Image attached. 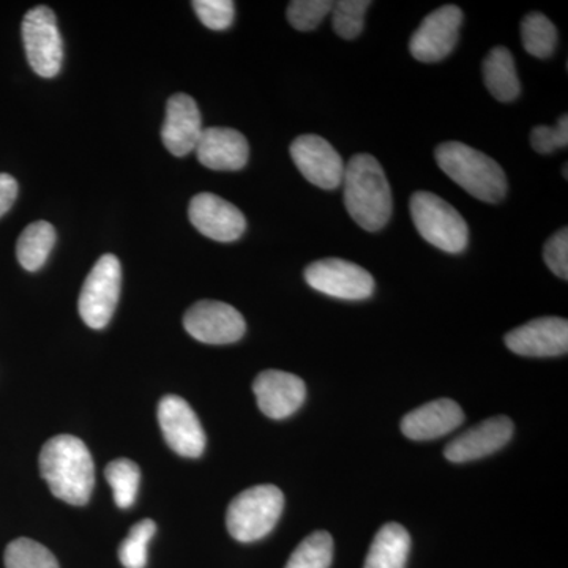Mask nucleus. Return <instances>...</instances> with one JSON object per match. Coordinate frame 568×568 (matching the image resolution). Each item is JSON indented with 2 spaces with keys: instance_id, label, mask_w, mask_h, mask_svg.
<instances>
[{
  "instance_id": "7",
  "label": "nucleus",
  "mask_w": 568,
  "mask_h": 568,
  "mask_svg": "<svg viewBox=\"0 0 568 568\" xmlns=\"http://www.w3.org/2000/svg\"><path fill=\"white\" fill-rule=\"evenodd\" d=\"M21 33L32 70L43 78L59 74L63 61V41L54 11L44 6L28 11L22 20Z\"/></svg>"
},
{
  "instance_id": "18",
  "label": "nucleus",
  "mask_w": 568,
  "mask_h": 568,
  "mask_svg": "<svg viewBox=\"0 0 568 568\" xmlns=\"http://www.w3.org/2000/svg\"><path fill=\"white\" fill-rule=\"evenodd\" d=\"M197 160L213 171H239L248 163V141L241 132L223 126L204 129L197 141Z\"/></svg>"
},
{
  "instance_id": "16",
  "label": "nucleus",
  "mask_w": 568,
  "mask_h": 568,
  "mask_svg": "<svg viewBox=\"0 0 568 568\" xmlns=\"http://www.w3.org/2000/svg\"><path fill=\"white\" fill-rule=\"evenodd\" d=\"M514 429V422L506 416L488 418L448 443L444 457L450 463L476 462L488 457L510 443Z\"/></svg>"
},
{
  "instance_id": "9",
  "label": "nucleus",
  "mask_w": 568,
  "mask_h": 568,
  "mask_svg": "<svg viewBox=\"0 0 568 568\" xmlns=\"http://www.w3.org/2000/svg\"><path fill=\"white\" fill-rule=\"evenodd\" d=\"M185 331L205 345H231L245 335L244 316L234 306L216 301L194 304L183 317Z\"/></svg>"
},
{
  "instance_id": "12",
  "label": "nucleus",
  "mask_w": 568,
  "mask_h": 568,
  "mask_svg": "<svg viewBox=\"0 0 568 568\" xmlns=\"http://www.w3.org/2000/svg\"><path fill=\"white\" fill-rule=\"evenodd\" d=\"M159 422L168 446L185 458H200L205 433L192 406L181 396L168 395L159 405Z\"/></svg>"
},
{
  "instance_id": "8",
  "label": "nucleus",
  "mask_w": 568,
  "mask_h": 568,
  "mask_svg": "<svg viewBox=\"0 0 568 568\" xmlns=\"http://www.w3.org/2000/svg\"><path fill=\"white\" fill-rule=\"evenodd\" d=\"M305 280L313 290L342 301H365L375 293V278L361 265L327 257L305 268Z\"/></svg>"
},
{
  "instance_id": "20",
  "label": "nucleus",
  "mask_w": 568,
  "mask_h": 568,
  "mask_svg": "<svg viewBox=\"0 0 568 568\" xmlns=\"http://www.w3.org/2000/svg\"><path fill=\"white\" fill-rule=\"evenodd\" d=\"M409 551V532L398 523H387L376 534L364 568H406Z\"/></svg>"
},
{
  "instance_id": "4",
  "label": "nucleus",
  "mask_w": 568,
  "mask_h": 568,
  "mask_svg": "<svg viewBox=\"0 0 568 568\" xmlns=\"http://www.w3.org/2000/svg\"><path fill=\"white\" fill-rule=\"evenodd\" d=\"M284 496L275 485H257L235 496L227 507V532L242 544L261 540L282 517Z\"/></svg>"
},
{
  "instance_id": "5",
  "label": "nucleus",
  "mask_w": 568,
  "mask_h": 568,
  "mask_svg": "<svg viewBox=\"0 0 568 568\" xmlns=\"http://www.w3.org/2000/svg\"><path fill=\"white\" fill-rule=\"evenodd\" d=\"M409 209L418 234L428 244L447 253L465 252L469 227L454 205L435 193L417 192L410 197Z\"/></svg>"
},
{
  "instance_id": "29",
  "label": "nucleus",
  "mask_w": 568,
  "mask_h": 568,
  "mask_svg": "<svg viewBox=\"0 0 568 568\" xmlns=\"http://www.w3.org/2000/svg\"><path fill=\"white\" fill-rule=\"evenodd\" d=\"M334 2L328 0H294L287 7V21L301 32L315 31L331 13Z\"/></svg>"
},
{
  "instance_id": "26",
  "label": "nucleus",
  "mask_w": 568,
  "mask_h": 568,
  "mask_svg": "<svg viewBox=\"0 0 568 568\" xmlns=\"http://www.w3.org/2000/svg\"><path fill=\"white\" fill-rule=\"evenodd\" d=\"M6 568H59L54 555L32 538H17L6 549Z\"/></svg>"
},
{
  "instance_id": "25",
  "label": "nucleus",
  "mask_w": 568,
  "mask_h": 568,
  "mask_svg": "<svg viewBox=\"0 0 568 568\" xmlns=\"http://www.w3.org/2000/svg\"><path fill=\"white\" fill-rule=\"evenodd\" d=\"M332 559H334V538L324 530H317L294 549L284 568H328Z\"/></svg>"
},
{
  "instance_id": "33",
  "label": "nucleus",
  "mask_w": 568,
  "mask_h": 568,
  "mask_svg": "<svg viewBox=\"0 0 568 568\" xmlns=\"http://www.w3.org/2000/svg\"><path fill=\"white\" fill-rule=\"evenodd\" d=\"M18 196V182L10 174H0V216L6 215Z\"/></svg>"
},
{
  "instance_id": "23",
  "label": "nucleus",
  "mask_w": 568,
  "mask_h": 568,
  "mask_svg": "<svg viewBox=\"0 0 568 568\" xmlns=\"http://www.w3.org/2000/svg\"><path fill=\"white\" fill-rule=\"evenodd\" d=\"M521 40L530 55L547 59L558 47V29L545 14L532 11L521 21Z\"/></svg>"
},
{
  "instance_id": "6",
  "label": "nucleus",
  "mask_w": 568,
  "mask_h": 568,
  "mask_svg": "<svg viewBox=\"0 0 568 568\" xmlns=\"http://www.w3.org/2000/svg\"><path fill=\"white\" fill-rule=\"evenodd\" d=\"M122 267L114 254H104L93 265L82 286L78 310L89 327L100 328L110 324L121 295Z\"/></svg>"
},
{
  "instance_id": "3",
  "label": "nucleus",
  "mask_w": 568,
  "mask_h": 568,
  "mask_svg": "<svg viewBox=\"0 0 568 568\" xmlns=\"http://www.w3.org/2000/svg\"><path fill=\"white\" fill-rule=\"evenodd\" d=\"M436 162L470 196L496 204L506 197L508 183L499 163L463 142H444L436 149Z\"/></svg>"
},
{
  "instance_id": "19",
  "label": "nucleus",
  "mask_w": 568,
  "mask_h": 568,
  "mask_svg": "<svg viewBox=\"0 0 568 568\" xmlns=\"http://www.w3.org/2000/svg\"><path fill=\"white\" fill-rule=\"evenodd\" d=\"M465 422L462 406L450 398L435 399L406 414L403 435L413 440H433L448 435Z\"/></svg>"
},
{
  "instance_id": "32",
  "label": "nucleus",
  "mask_w": 568,
  "mask_h": 568,
  "mask_svg": "<svg viewBox=\"0 0 568 568\" xmlns=\"http://www.w3.org/2000/svg\"><path fill=\"white\" fill-rule=\"evenodd\" d=\"M545 264L549 271L559 278H568V230L564 227L559 233L548 239L544 248Z\"/></svg>"
},
{
  "instance_id": "27",
  "label": "nucleus",
  "mask_w": 568,
  "mask_h": 568,
  "mask_svg": "<svg viewBox=\"0 0 568 568\" xmlns=\"http://www.w3.org/2000/svg\"><path fill=\"white\" fill-rule=\"evenodd\" d=\"M156 525L152 519H142L130 529L129 536L119 548V559L125 568H145L148 566V547L155 536Z\"/></svg>"
},
{
  "instance_id": "17",
  "label": "nucleus",
  "mask_w": 568,
  "mask_h": 568,
  "mask_svg": "<svg viewBox=\"0 0 568 568\" xmlns=\"http://www.w3.org/2000/svg\"><path fill=\"white\" fill-rule=\"evenodd\" d=\"M203 130L200 108L192 97L186 93L171 97L162 129L164 148L175 156L189 155L196 149Z\"/></svg>"
},
{
  "instance_id": "15",
  "label": "nucleus",
  "mask_w": 568,
  "mask_h": 568,
  "mask_svg": "<svg viewBox=\"0 0 568 568\" xmlns=\"http://www.w3.org/2000/svg\"><path fill=\"white\" fill-rule=\"evenodd\" d=\"M257 406L265 416L274 420L293 416L306 398V387L301 377L293 373L267 369L260 373L253 383Z\"/></svg>"
},
{
  "instance_id": "22",
  "label": "nucleus",
  "mask_w": 568,
  "mask_h": 568,
  "mask_svg": "<svg viewBox=\"0 0 568 568\" xmlns=\"http://www.w3.org/2000/svg\"><path fill=\"white\" fill-rule=\"evenodd\" d=\"M54 244L55 230L52 224L43 220L29 224L18 239V261L26 271L37 272L47 263Z\"/></svg>"
},
{
  "instance_id": "1",
  "label": "nucleus",
  "mask_w": 568,
  "mask_h": 568,
  "mask_svg": "<svg viewBox=\"0 0 568 568\" xmlns=\"http://www.w3.org/2000/svg\"><path fill=\"white\" fill-rule=\"evenodd\" d=\"M40 473L52 495L71 506H84L95 484L91 452L80 437H51L40 452Z\"/></svg>"
},
{
  "instance_id": "24",
  "label": "nucleus",
  "mask_w": 568,
  "mask_h": 568,
  "mask_svg": "<svg viewBox=\"0 0 568 568\" xmlns=\"http://www.w3.org/2000/svg\"><path fill=\"white\" fill-rule=\"evenodd\" d=\"M108 484L111 485L112 495H114L115 506L130 508L136 500L138 489H140L141 470L132 459H114L106 467Z\"/></svg>"
},
{
  "instance_id": "14",
  "label": "nucleus",
  "mask_w": 568,
  "mask_h": 568,
  "mask_svg": "<svg viewBox=\"0 0 568 568\" xmlns=\"http://www.w3.org/2000/svg\"><path fill=\"white\" fill-rule=\"evenodd\" d=\"M506 345L523 357H558L568 351V323L562 317H538L508 332Z\"/></svg>"
},
{
  "instance_id": "21",
  "label": "nucleus",
  "mask_w": 568,
  "mask_h": 568,
  "mask_svg": "<svg viewBox=\"0 0 568 568\" xmlns=\"http://www.w3.org/2000/svg\"><path fill=\"white\" fill-rule=\"evenodd\" d=\"M484 80L488 91L499 102H514L521 93V84L514 55L504 47L493 48L484 61Z\"/></svg>"
},
{
  "instance_id": "13",
  "label": "nucleus",
  "mask_w": 568,
  "mask_h": 568,
  "mask_svg": "<svg viewBox=\"0 0 568 568\" xmlns=\"http://www.w3.org/2000/svg\"><path fill=\"white\" fill-rule=\"evenodd\" d=\"M190 222L205 237L216 242H234L246 230L244 213L213 193H200L190 201Z\"/></svg>"
},
{
  "instance_id": "34",
  "label": "nucleus",
  "mask_w": 568,
  "mask_h": 568,
  "mask_svg": "<svg viewBox=\"0 0 568 568\" xmlns=\"http://www.w3.org/2000/svg\"><path fill=\"white\" fill-rule=\"evenodd\" d=\"M567 164H564V178L568 179V174H567Z\"/></svg>"
},
{
  "instance_id": "11",
  "label": "nucleus",
  "mask_w": 568,
  "mask_h": 568,
  "mask_svg": "<svg viewBox=\"0 0 568 568\" xmlns=\"http://www.w3.org/2000/svg\"><path fill=\"white\" fill-rule=\"evenodd\" d=\"M291 156L302 175L324 190L342 186L346 164L334 145L317 134H304L291 144Z\"/></svg>"
},
{
  "instance_id": "2",
  "label": "nucleus",
  "mask_w": 568,
  "mask_h": 568,
  "mask_svg": "<svg viewBox=\"0 0 568 568\" xmlns=\"http://www.w3.org/2000/svg\"><path fill=\"white\" fill-rule=\"evenodd\" d=\"M345 204L358 226L377 233L390 222L394 197L383 166L375 156L358 153L345 168Z\"/></svg>"
},
{
  "instance_id": "31",
  "label": "nucleus",
  "mask_w": 568,
  "mask_h": 568,
  "mask_svg": "<svg viewBox=\"0 0 568 568\" xmlns=\"http://www.w3.org/2000/svg\"><path fill=\"white\" fill-rule=\"evenodd\" d=\"M530 144H532L534 151L541 153V155H548V153L558 151V149H566L568 144L567 114L559 119L556 126H536L532 134H530Z\"/></svg>"
},
{
  "instance_id": "30",
  "label": "nucleus",
  "mask_w": 568,
  "mask_h": 568,
  "mask_svg": "<svg viewBox=\"0 0 568 568\" xmlns=\"http://www.w3.org/2000/svg\"><path fill=\"white\" fill-rule=\"evenodd\" d=\"M197 18L212 31H226L234 22V2L231 0H194Z\"/></svg>"
},
{
  "instance_id": "10",
  "label": "nucleus",
  "mask_w": 568,
  "mask_h": 568,
  "mask_svg": "<svg viewBox=\"0 0 568 568\" xmlns=\"http://www.w3.org/2000/svg\"><path fill=\"white\" fill-rule=\"evenodd\" d=\"M463 11L457 6H444L422 21L409 41V51L418 62L433 63L446 59L459 40Z\"/></svg>"
},
{
  "instance_id": "28",
  "label": "nucleus",
  "mask_w": 568,
  "mask_h": 568,
  "mask_svg": "<svg viewBox=\"0 0 568 568\" xmlns=\"http://www.w3.org/2000/svg\"><path fill=\"white\" fill-rule=\"evenodd\" d=\"M368 0H339L332 7V26L342 39L353 40L364 31Z\"/></svg>"
}]
</instances>
